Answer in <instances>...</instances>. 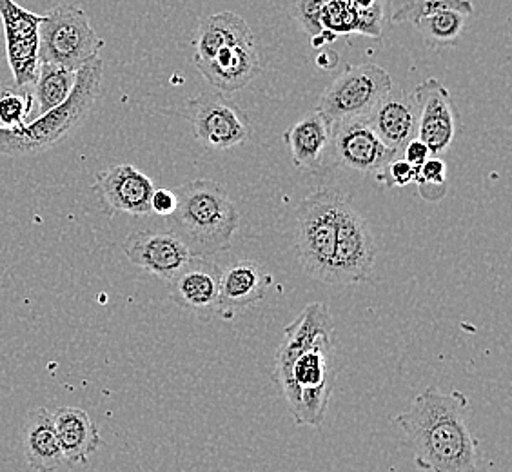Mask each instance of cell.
Masks as SVG:
<instances>
[{
    "label": "cell",
    "mask_w": 512,
    "mask_h": 472,
    "mask_svg": "<svg viewBox=\"0 0 512 472\" xmlns=\"http://www.w3.org/2000/svg\"><path fill=\"white\" fill-rule=\"evenodd\" d=\"M418 106L416 138L424 142L431 157H440L453 144L458 131V109L453 95L438 79L420 82L413 93Z\"/></svg>",
    "instance_id": "7c38bea8"
},
{
    "label": "cell",
    "mask_w": 512,
    "mask_h": 472,
    "mask_svg": "<svg viewBox=\"0 0 512 472\" xmlns=\"http://www.w3.org/2000/svg\"><path fill=\"white\" fill-rule=\"evenodd\" d=\"M418 33L434 46H451L462 37L467 15L454 10L434 11L413 24Z\"/></svg>",
    "instance_id": "d4e9b609"
},
{
    "label": "cell",
    "mask_w": 512,
    "mask_h": 472,
    "mask_svg": "<svg viewBox=\"0 0 512 472\" xmlns=\"http://www.w3.org/2000/svg\"><path fill=\"white\" fill-rule=\"evenodd\" d=\"M51 416L59 436L64 462L71 465L88 463L89 456L95 453L102 443L97 423L79 407H60L57 413Z\"/></svg>",
    "instance_id": "7402d4cb"
},
{
    "label": "cell",
    "mask_w": 512,
    "mask_h": 472,
    "mask_svg": "<svg viewBox=\"0 0 512 472\" xmlns=\"http://www.w3.org/2000/svg\"><path fill=\"white\" fill-rule=\"evenodd\" d=\"M431 157V151L427 149L424 142H420L418 138H413L404 151H402V158H404L407 164H411L413 168H422L425 164V160Z\"/></svg>",
    "instance_id": "d6a6232c"
},
{
    "label": "cell",
    "mask_w": 512,
    "mask_h": 472,
    "mask_svg": "<svg viewBox=\"0 0 512 472\" xmlns=\"http://www.w3.org/2000/svg\"><path fill=\"white\" fill-rule=\"evenodd\" d=\"M133 266L169 282L191 260L186 244L171 231H135L122 244Z\"/></svg>",
    "instance_id": "5bb4252c"
},
{
    "label": "cell",
    "mask_w": 512,
    "mask_h": 472,
    "mask_svg": "<svg viewBox=\"0 0 512 472\" xmlns=\"http://www.w3.org/2000/svg\"><path fill=\"white\" fill-rule=\"evenodd\" d=\"M93 191L100 202L113 213L135 217L151 215V197L155 186L148 175L131 164H120L104 169L97 175Z\"/></svg>",
    "instance_id": "9a60e30c"
},
{
    "label": "cell",
    "mask_w": 512,
    "mask_h": 472,
    "mask_svg": "<svg viewBox=\"0 0 512 472\" xmlns=\"http://www.w3.org/2000/svg\"><path fill=\"white\" fill-rule=\"evenodd\" d=\"M358 24V10L353 0H331L320 13V28L331 37L353 35Z\"/></svg>",
    "instance_id": "4316f807"
},
{
    "label": "cell",
    "mask_w": 512,
    "mask_h": 472,
    "mask_svg": "<svg viewBox=\"0 0 512 472\" xmlns=\"http://www.w3.org/2000/svg\"><path fill=\"white\" fill-rule=\"evenodd\" d=\"M22 451L33 472H53L64 463L59 436L44 407L31 409L22 422Z\"/></svg>",
    "instance_id": "ffe728a7"
},
{
    "label": "cell",
    "mask_w": 512,
    "mask_h": 472,
    "mask_svg": "<svg viewBox=\"0 0 512 472\" xmlns=\"http://www.w3.org/2000/svg\"><path fill=\"white\" fill-rule=\"evenodd\" d=\"M104 40L91 28L88 13L71 4H59L48 11L39 28V64H55L79 71L97 59Z\"/></svg>",
    "instance_id": "8992f818"
},
{
    "label": "cell",
    "mask_w": 512,
    "mask_h": 472,
    "mask_svg": "<svg viewBox=\"0 0 512 472\" xmlns=\"http://www.w3.org/2000/svg\"><path fill=\"white\" fill-rule=\"evenodd\" d=\"M416 171L411 164H407L404 158L396 157L387 164L380 184L387 187H405L416 182Z\"/></svg>",
    "instance_id": "f546056e"
},
{
    "label": "cell",
    "mask_w": 512,
    "mask_h": 472,
    "mask_svg": "<svg viewBox=\"0 0 512 472\" xmlns=\"http://www.w3.org/2000/svg\"><path fill=\"white\" fill-rule=\"evenodd\" d=\"M344 193L320 189L296 211V253L309 278L335 286L336 217Z\"/></svg>",
    "instance_id": "5b68a950"
},
{
    "label": "cell",
    "mask_w": 512,
    "mask_h": 472,
    "mask_svg": "<svg viewBox=\"0 0 512 472\" xmlns=\"http://www.w3.org/2000/svg\"><path fill=\"white\" fill-rule=\"evenodd\" d=\"M389 20L393 24H404L431 15L434 11L454 10L471 17L474 6L471 0H387Z\"/></svg>",
    "instance_id": "cb8c5ba5"
},
{
    "label": "cell",
    "mask_w": 512,
    "mask_h": 472,
    "mask_svg": "<svg viewBox=\"0 0 512 472\" xmlns=\"http://www.w3.org/2000/svg\"><path fill=\"white\" fill-rule=\"evenodd\" d=\"M331 0H284L287 15L295 20L309 39L320 37V13Z\"/></svg>",
    "instance_id": "f1b7e54d"
},
{
    "label": "cell",
    "mask_w": 512,
    "mask_h": 472,
    "mask_svg": "<svg viewBox=\"0 0 512 472\" xmlns=\"http://www.w3.org/2000/svg\"><path fill=\"white\" fill-rule=\"evenodd\" d=\"M44 15L19 6L15 0H0V19L6 37V57L13 84L33 88L39 71V28Z\"/></svg>",
    "instance_id": "8fae6325"
},
{
    "label": "cell",
    "mask_w": 512,
    "mask_h": 472,
    "mask_svg": "<svg viewBox=\"0 0 512 472\" xmlns=\"http://www.w3.org/2000/svg\"><path fill=\"white\" fill-rule=\"evenodd\" d=\"M271 286L273 276L264 267L253 260H238L222 269L217 315L231 322L238 313L262 302Z\"/></svg>",
    "instance_id": "2e32d148"
},
{
    "label": "cell",
    "mask_w": 512,
    "mask_h": 472,
    "mask_svg": "<svg viewBox=\"0 0 512 472\" xmlns=\"http://www.w3.org/2000/svg\"><path fill=\"white\" fill-rule=\"evenodd\" d=\"M188 117L198 142L213 151L237 148L253 133L244 111L218 91L189 100Z\"/></svg>",
    "instance_id": "30bf717a"
},
{
    "label": "cell",
    "mask_w": 512,
    "mask_h": 472,
    "mask_svg": "<svg viewBox=\"0 0 512 472\" xmlns=\"http://www.w3.org/2000/svg\"><path fill=\"white\" fill-rule=\"evenodd\" d=\"M391 89L393 79L382 66H347L322 93L316 111L331 124L349 118L369 117Z\"/></svg>",
    "instance_id": "52a82bcc"
},
{
    "label": "cell",
    "mask_w": 512,
    "mask_h": 472,
    "mask_svg": "<svg viewBox=\"0 0 512 472\" xmlns=\"http://www.w3.org/2000/svg\"><path fill=\"white\" fill-rule=\"evenodd\" d=\"M195 66L202 77L224 95L246 88L262 71L256 46L224 48L211 59L195 62Z\"/></svg>",
    "instance_id": "ac0fdd59"
},
{
    "label": "cell",
    "mask_w": 512,
    "mask_h": 472,
    "mask_svg": "<svg viewBox=\"0 0 512 472\" xmlns=\"http://www.w3.org/2000/svg\"><path fill=\"white\" fill-rule=\"evenodd\" d=\"M329 307L306 305L284 329L275 354L276 385L286 396L298 427L320 429L336 382V354Z\"/></svg>",
    "instance_id": "6da1fadb"
},
{
    "label": "cell",
    "mask_w": 512,
    "mask_h": 472,
    "mask_svg": "<svg viewBox=\"0 0 512 472\" xmlns=\"http://www.w3.org/2000/svg\"><path fill=\"white\" fill-rule=\"evenodd\" d=\"M177 207L169 217L171 233L186 244L193 256H211L233 246L240 215L226 189L209 178L178 187Z\"/></svg>",
    "instance_id": "3957f363"
},
{
    "label": "cell",
    "mask_w": 512,
    "mask_h": 472,
    "mask_svg": "<svg viewBox=\"0 0 512 472\" xmlns=\"http://www.w3.org/2000/svg\"><path fill=\"white\" fill-rule=\"evenodd\" d=\"M420 197L427 202H438L447 193V164L440 157H429L424 166L416 171V182Z\"/></svg>",
    "instance_id": "83f0119b"
},
{
    "label": "cell",
    "mask_w": 512,
    "mask_h": 472,
    "mask_svg": "<svg viewBox=\"0 0 512 472\" xmlns=\"http://www.w3.org/2000/svg\"><path fill=\"white\" fill-rule=\"evenodd\" d=\"M102 75V59L89 60L77 71L75 86L60 106L31 120L22 129H0V155L33 157L55 148L91 113L99 99Z\"/></svg>",
    "instance_id": "277c9868"
},
{
    "label": "cell",
    "mask_w": 512,
    "mask_h": 472,
    "mask_svg": "<svg viewBox=\"0 0 512 472\" xmlns=\"http://www.w3.org/2000/svg\"><path fill=\"white\" fill-rule=\"evenodd\" d=\"M376 255L378 247L371 227L347 195H342L336 217L335 286L365 282L375 269Z\"/></svg>",
    "instance_id": "9c48e42d"
},
{
    "label": "cell",
    "mask_w": 512,
    "mask_h": 472,
    "mask_svg": "<svg viewBox=\"0 0 512 472\" xmlns=\"http://www.w3.org/2000/svg\"><path fill=\"white\" fill-rule=\"evenodd\" d=\"M177 207V195L175 191L169 189H155L151 197V213L160 215V217H171Z\"/></svg>",
    "instance_id": "1f68e13d"
},
{
    "label": "cell",
    "mask_w": 512,
    "mask_h": 472,
    "mask_svg": "<svg viewBox=\"0 0 512 472\" xmlns=\"http://www.w3.org/2000/svg\"><path fill=\"white\" fill-rule=\"evenodd\" d=\"M471 402L462 391L427 387L411 407L396 414L418 469L427 472H478V440L467 416Z\"/></svg>",
    "instance_id": "7a4b0ae2"
},
{
    "label": "cell",
    "mask_w": 512,
    "mask_h": 472,
    "mask_svg": "<svg viewBox=\"0 0 512 472\" xmlns=\"http://www.w3.org/2000/svg\"><path fill=\"white\" fill-rule=\"evenodd\" d=\"M33 89L0 84V129H22L30 122Z\"/></svg>",
    "instance_id": "484cf974"
},
{
    "label": "cell",
    "mask_w": 512,
    "mask_h": 472,
    "mask_svg": "<svg viewBox=\"0 0 512 472\" xmlns=\"http://www.w3.org/2000/svg\"><path fill=\"white\" fill-rule=\"evenodd\" d=\"M231 46H255V35L246 20L233 11L209 15L198 24L193 37L195 62L211 59Z\"/></svg>",
    "instance_id": "44dd1931"
},
{
    "label": "cell",
    "mask_w": 512,
    "mask_h": 472,
    "mask_svg": "<svg viewBox=\"0 0 512 472\" xmlns=\"http://www.w3.org/2000/svg\"><path fill=\"white\" fill-rule=\"evenodd\" d=\"M77 71H69L55 64H39L37 79L33 84V102L37 104L40 115L57 108L68 99L75 86Z\"/></svg>",
    "instance_id": "603a6c76"
},
{
    "label": "cell",
    "mask_w": 512,
    "mask_h": 472,
    "mask_svg": "<svg viewBox=\"0 0 512 472\" xmlns=\"http://www.w3.org/2000/svg\"><path fill=\"white\" fill-rule=\"evenodd\" d=\"M369 122L385 148L402 157L405 146L416 138L418 106L413 93L405 89H391L384 100L369 115Z\"/></svg>",
    "instance_id": "e0dca14e"
},
{
    "label": "cell",
    "mask_w": 512,
    "mask_h": 472,
    "mask_svg": "<svg viewBox=\"0 0 512 472\" xmlns=\"http://www.w3.org/2000/svg\"><path fill=\"white\" fill-rule=\"evenodd\" d=\"M222 269L209 256H191L186 266L169 280L173 304L209 320L217 315Z\"/></svg>",
    "instance_id": "4fadbf2b"
},
{
    "label": "cell",
    "mask_w": 512,
    "mask_h": 472,
    "mask_svg": "<svg viewBox=\"0 0 512 472\" xmlns=\"http://www.w3.org/2000/svg\"><path fill=\"white\" fill-rule=\"evenodd\" d=\"M331 133L333 124L316 109L296 120L284 133V142L291 151L296 168L307 173L322 171Z\"/></svg>",
    "instance_id": "d6986e66"
},
{
    "label": "cell",
    "mask_w": 512,
    "mask_h": 472,
    "mask_svg": "<svg viewBox=\"0 0 512 472\" xmlns=\"http://www.w3.org/2000/svg\"><path fill=\"white\" fill-rule=\"evenodd\" d=\"M382 20H384V6L382 0L367 10H358V24L356 35H364L371 39H382Z\"/></svg>",
    "instance_id": "4dcf8cb0"
},
{
    "label": "cell",
    "mask_w": 512,
    "mask_h": 472,
    "mask_svg": "<svg viewBox=\"0 0 512 472\" xmlns=\"http://www.w3.org/2000/svg\"><path fill=\"white\" fill-rule=\"evenodd\" d=\"M396 157L398 155L385 148L384 142L378 138L369 117L349 118L333 124L322 171L338 166L373 175L380 182L387 164Z\"/></svg>",
    "instance_id": "ba28073f"
}]
</instances>
